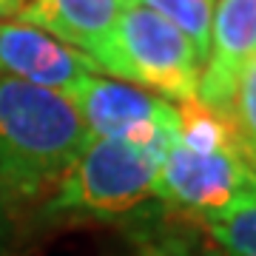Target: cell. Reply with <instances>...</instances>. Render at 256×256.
Returning a JSON list of instances; mask_svg holds the SVG:
<instances>
[{"label": "cell", "instance_id": "12", "mask_svg": "<svg viewBox=\"0 0 256 256\" xmlns=\"http://www.w3.org/2000/svg\"><path fill=\"white\" fill-rule=\"evenodd\" d=\"M225 117L234 128L239 154L245 156V162L256 174V57L245 66V72L239 74Z\"/></svg>", "mask_w": 256, "mask_h": 256}, {"label": "cell", "instance_id": "16", "mask_svg": "<svg viewBox=\"0 0 256 256\" xmlns=\"http://www.w3.org/2000/svg\"><path fill=\"white\" fill-rule=\"evenodd\" d=\"M0 225H3V214H0Z\"/></svg>", "mask_w": 256, "mask_h": 256}, {"label": "cell", "instance_id": "9", "mask_svg": "<svg viewBox=\"0 0 256 256\" xmlns=\"http://www.w3.org/2000/svg\"><path fill=\"white\" fill-rule=\"evenodd\" d=\"M176 117H180V131L176 142L196 154H216V151H239L234 128L222 111L210 108L196 97L185 102H176Z\"/></svg>", "mask_w": 256, "mask_h": 256}, {"label": "cell", "instance_id": "11", "mask_svg": "<svg viewBox=\"0 0 256 256\" xmlns=\"http://www.w3.org/2000/svg\"><path fill=\"white\" fill-rule=\"evenodd\" d=\"M140 6L156 12L160 18L174 23L188 40L194 43L200 60L205 63L210 43V20H214V3L216 0H137Z\"/></svg>", "mask_w": 256, "mask_h": 256}, {"label": "cell", "instance_id": "10", "mask_svg": "<svg viewBox=\"0 0 256 256\" xmlns=\"http://www.w3.org/2000/svg\"><path fill=\"white\" fill-rule=\"evenodd\" d=\"M205 225L222 256H256V194H245Z\"/></svg>", "mask_w": 256, "mask_h": 256}, {"label": "cell", "instance_id": "6", "mask_svg": "<svg viewBox=\"0 0 256 256\" xmlns=\"http://www.w3.org/2000/svg\"><path fill=\"white\" fill-rule=\"evenodd\" d=\"M88 54L66 46L28 23H0V74L68 94L88 74H97Z\"/></svg>", "mask_w": 256, "mask_h": 256}, {"label": "cell", "instance_id": "7", "mask_svg": "<svg viewBox=\"0 0 256 256\" xmlns=\"http://www.w3.org/2000/svg\"><path fill=\"white\" fill-rule=\"evenodd\" d=\"M256 57V0H216L196 100L228 111L239 74Z\"/></svg>", "mask_w": 256, "mask_h": 256}, {"label": "cell", "instance_id": "15", "mask_svg": "<svg viewBox=\"0 0 256 256\" xmlns=\"http://www.w3.org/2000/svg\"><path fill=\"white\" fill-rule=\"evenodd\" d=\"M120 3H122V6H128V3H137V0H120Z\"/></svg>", "mask_w": 256, "mask_h": 256}, {"label": "cell", "instance_id": "13", "mask_svg": "<svg viewBox=\"0 0 256 256\" xmlns=\"http://www.w3.org/2000/svg\"><path fill=\"white\" fill-rule=\"evenodd\" d=\"M148 256H205V254L194 250L188 242H180V239H165V242H160V245L151 248Z\"/></svg>", "mask_w": 256, "mask_h": 256}, {"label": "cell", "instance_id": "1", "mask_svg": "<svg viewBox=\"0 0 256 256\" xmlns=\"http://www.w3.org/2000/svg\"><path fill=\"white\" fill-rule=\"evenodd\" d=\"M92 137L60 92L0 74V188L37 196L60 182Z\"/></svg>", "mask_w": 256, "mask_h": 256}, {"label": "cell", "instance_id": "4", "mask_svg": "<svg viewBox=\"0 0 256 256\" xmlns=\"http://www.w3.org/2000/svg\"><path fill=\"white\" fill-rule=\"evenodd\" d=\"M92 137L120 140L165 156L176 142V102L131 82L88 74L66 94Z\"/></svg>", "mask_w": 256, "mask_h": 256}, {"label": "cell", "instance_id": "3", "mask_svg": "<svg viewBox=\"0 0 256 256\" xmlns=\"http://www.w3.org/2000/svg\"><path fill=\"white\" fill-rule=\"evenodd\" d=\"M162 156L120 140L88 137L48 202V214L122 216L156 196Z\"/></svg>", "mask_w": 256, "mask_h": 256}, {"label": "cell", "instance_id": "8", "mask_svg": "<svg viewBox=\"0 0 256 256\" xmlns=\"http://www.w3.org/2000/svg\"><path fill=\"white\" fill-rule=\"evenodd\" d=\"M120 12V0H28L18 20L43 28L94 60L114 32Z\"/></svg>", "mask_w": 256, "mask_h": 256}, {"label": "cell", "instance_id": "2", "mask_svg": "<svg viewBox=\"0 0 256 256\" xmlns=\"http://www.w3.org/2000/svg\"><path fill=\"white\" fill-rule=\"evenodd\" d=\"M94 66L114 80L131 82L171 102L194 100L202 74V60L191 40L174 23L140 3L122 6Z\"/></svg>", "mask_w": 256, "mask_h": 256}, {"label": "cell", "instance_id": "5", "mask_svg": "<svg viewBox=\"0 0 256 256\" xmlns=\"http://www.w3.org/2000/svg\"><path fill=\"white\" fill-rule=\"evenodd\" d=\"M245 194H256V174L239 151L196 154L174 142L156 171V196L200 220L228 210Z\"/></svg>", "mask_w": 256, "mask_h": 256}, {"label": "cell", "instance_id": "14", "mask_svg": "<svg viewBox=\"0 0 256 256\" xmlns=\"http://www.w3.org/2000/svg\"><path fill=\"white\" fill-rule=\"evenodd\" d=\"M28 0H0V20L3 18H20V12Z\"/></svg>", "mask_w": 256, "mask_h": 256}]
</instances>
